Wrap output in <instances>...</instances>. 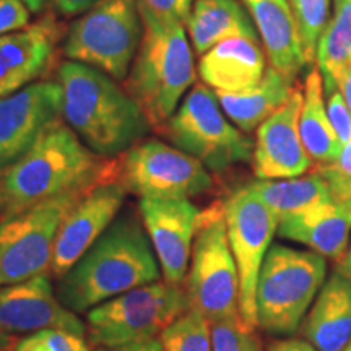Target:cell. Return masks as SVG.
<instances>
[{
	"label": "cell",
	"mask_w": 351,
	"mask_h": 351,
	"mask_svg": "<svg viewBox=\"0 0 351 351\" xmlns=\"http://www.w3.org/2000/svg\"><path fill=\"white\" fill-rule=\"evenodd\" d=\"M160 280L150 238L132 213L121 215L57 282V298L75 314Z\"/></svg>",
	"instance_id": "6da1fadb"
},
{
	"label": "cell",
	"mask_w": 351,
	"mask_h": 351,
	"mask_svg": "<svg viewBox=\"0 0 351 351\" xmlns=\"http://www.w3.org/2000/svg\"><path fill=\"white\" fill-rule=\"evenodd\" d=\"M117 166L119 160L96 155L59 117L15 163L0 171L7 205L3 219L39 202L91 186Z\"/></svg>",
	"instance_id": "7a4b0ae2"
},
{
	"label": "cell",
	"mask_w": 351,
	"mask_h": 351,
	"mask_svg": "<svg viewBox=\"0 0 351 351\" xmlns=\"http://www.w3.org/2000/svg\"><path fill=\"white\" fill-rule=\"evenodd\" d=\"M57 82L62 88L64 121L96 155L125 153L150 130L134 98L101 70L69 60L59 67Z\"/></svg>",
	"instance_id": "3957f363"
},
{
	"label": "cell",
	"mask_w": 351,
	"mask_h": 351,
	"mask_svg": "<svg viewBox=\"0 0 351 351\" xmlns=\"http://www.w3.org/2000/svg\"><path fill=\"white\" fill-rule=\"evenodd\" d=\"M194 82V57L184 25L143 21L142 43L124 86L150 125L163 129Z\"/></svg>",
	"instance_id": "277c9868"
},
{
	"label": "cell",
	"mask_w": 351,
	"mask_h": 351,
	"mask_svg": "<svg viewBox=\"0 0 351 351\" xmlns=\"http://www.w3.org/2000/svg\"><path fill=\"white\" fill-rule=\"evenodd\" d=\"M326 257L275 244L257 280V327L274 335H293L324 287Z\"/></svg>",
	"instance_id": "5b68a950"
},
{
	"label": "cell",
	"mask_w": 351,
	"mask_h": 351,
	"mask_svg": "<svg viewBox=\"0 0 351 351\" xmlns=\"http://www.w3.org/2000/svg\"><path fill=\"white\" fill-rule=\"evenodd\" d=\"M187 311L186 288L158 280L88 311L86 335L95 348L158 339Z\"/></svg>",
	"instance_id": "8992f818"
},
{
	"label": "cell",
	"mask_w": 351,
	"mask_h": 351,
	"mask_svg": "<svg viewBox=\"0 0 351 351\" xmlns=\"http://www.w3.org/2000/svg\"><path fill=\"white\" fill-rule=\"evenodd\" d=\"M143 21L137 0H99L70 26L64 54L124 80L137 56Z\"/></svg>",
	"instance_id": "52a82bcc"
},
{
	"label": "cell",
	"mask_w": 351,
	"mask_h": 351,
	"mask_svg": "<svg viewBox=\"0 0 351 351\" xmlns=\"http://www.w3.org/2000/svg\"><path fill=\"white\" fill-rule=\"evenodd\" d=\"M186 278L189 309L197 311L208 322L239 314V274L228 241L221 202L199 215Z\"/></svg>",
	"instance_id": "ba28073f"
},
{
	"label": "cell",
	"mask_w": 351,
	"mask_h": 351,
	"mask_svg": "<svg viewBox=\"0 0 351 351\" xmlns=\"http://www.w3.org/2000/svg\"><path fill=\"white\" fill-rule=\"evenodd\" d=\"M163 129L173 147L215 173L252 160V142L226 119L215 91L204 83L192 88Z\"/></svg>",
	"instance_id": "9c48e42d"
},
{
	"label": "cell",
	"mask_w": 351,
	"mask_h": 351,
	"mask_svg": "<svg viewBox=\"0 0 351 351\" xmlns=\"http://www.w3.org/2000/svg\"><path fill=\"white\" fill-rule=\"evenodd\" d=\"M95 184L39 202L0 221V288L44 275L51 269L57 232L64 218Z\"/></svg>",
	"instance_id": "30bf717a"
},
{
	"label": "cell",
	"mask_w": 351,
	"mask_h": 351,
	"mask_svg": "<svg viewBox=\"0 0 351 351\" xmlns=\"http://www.w3.org/2000/svg\"><path fill=\"white\" fill-rule=\"evenodd\" d=\"M121 182L140 199L178 200L208 192L213 178L194 156L158 140L137 143L121 158Z\"/></svg>",
	"instance_id": "8fae6325"
},
{
	"label": "cell",
	"mask_w": 351,
	"mask_h": 351,
	"mask_svg": "<svg viewBox=\"0 0 351 351\" xmlns=\"http://www.w3.org/2000/svg\"><path fill=\"white\" fill-rule=\"evenodd\" d=\"M223 210L239 274V314L244 322L257 327V280L280 219L249 186L232 192L223 202Z\"/></svg>",
	"instance_id": "7c38bea8"
},
{
	"label": "cell",
	"mask_w": 351,
	"mask_h": 351,
	"mask_svg": "<svg viewBox=\"0 0 351 351\" xmlns=\"http://www.w3.org/2000/svg\"><path fill=\"white\" fill-rule=\"evenodd\" d=\"M127 189L119 168L95 184L64 218L57 232L51 275L62 278L117 218Z\"/></svg>",
	"instance_id": "4fadbf2b"
},
{
	"label": "cell",
	"mask_w": 351,
	"mask_h": 351,
	"mask_svg": "<svg viewBox=\"0 0 351 351\" xmlns=\"http://www.w3.org/2000/svg\"><path fill=\"white\" fill-rule=\"evenodd\" d=\"M59 116H62L59 82L29 83L0 98V171L15 163Z\"/></svg>",
	"instance_id": "5bb4252c"
},
{
	"label": "cell",
	"mask_w": 351,
	"mask_h": 351,
	"mask_svg": "<svg viewBox=\"0 0 351 351\" xmlns=\"http://www.w3.org/2000/svg\"><path fill=\"white\" fill-rule=\"evenodd\" d=\"M138 210L165 282L182 285L187 276L200 210L189 199H140Z\"/></svg>",
	"instance_id": "9a60e30c"
},
{
	"label": "cell",
	"mask_w": 351,
	"mask_h": 351,
	"mask_svg": "<svg viewBox=\"0 0 351 351\" xmlns=\"http://www.w3.org/2000/svg\"><path fill=\"white\" fill-rule=\"evenodd\" d=\"M301 106L302 91L295 88L287 103L258 125L252 155L258 181L300 178L313 168L300 134Z\"/></svg>",
	"instance_id": "2e32d148"
},
{
	"label": "cell",
	"mask_w": 351,
	"mask_h": 351,
	"mask_svg": "<svg viewBox=\"0 0 351 351\" xmlns=\"http://www.w3.org/2000/svg\"><path fill=\"white\" fill-rule=\"evenodd\" d=\"M44 328L86 335V324L59 301L46 275L0 288V330L15 335Z\"/></svg>",
	"instance_id": "e0dca14e"
},
{
	"label": "cell",
	"mask_w": 351,
	"mask_h": 351,
	"mask_svg": "<svg viewBox=\"0 0 351 351\" xmlns=\"http://www.w3.org/2000/svg\"><path fill=\"white\" fill-rule=\"evenodd\" d=\"M59 36V23L52 15L0 36V98L21 90L46 72Z\"/></svg>",
	"instance_id": "ac0fdd59"
},
{
	"label": "cell",
	"mask_w": 351,
	"mask_h": 351,
	"mask_svg": "<svg viewBox=\"0 0 351 351\" xmlns=\"http://www.w3.org/2000/svg\"><path fill=\"white\" fill-rule=\"evenodd\" d=\"M265 54L258 41L234 38L200 56L199 75L215 91L239 95L256 88L265 75Z\"/></svg>",
	"instance_id": "d6986e66"
},
{
	"label": "cell",
	"mask_w": 351,
	"mask_h": 351,
	"mask_svg": "<svg viewBox=\"0 0 351 351\" xmlns=\"http://www.w3.org/2000/svg\"><path fill=\"white\" fill-rule=\"evenodd\" d=\"M351 199L328 202L304 213L280 219L278 234L313 249L320 256L340 261L348 249Z\"/></svg>",
	"instance_id": "ffe728a7"
},
{
	"label": "cell",
	"mask_w": 351,
	"mask_h": 351,
	"mask_svg": "<svg viewBox=\"0 0 351 351\" xmlns=\"http://www.w3.org/2000/svg\"><path fill=\"white\" fill-rule=\"evenodd\" d=\"M262 39L270 65L295 80L306 60L289 0H243Z\"/></svg>",
	"instance_id": "44dd1931"
},
{
	"label": "cell",
	"mask_w": 351,
	"mask_h": 351,
	"mask_svg": "<svg viewBox=\"0 0 351 351\" xmlns=\"http://www.w3.org/2000/svg\"><path fill=\"white\" fill-rule=\"evenodd\" d=\"M317 351H343L351 339V280L335 270L320 288L302 327Z\"/></svg>",
	"instance_id": "7402d4cb"
},
{
	"label": "cell",
	"mask_w": 351,
	"mask_h": 351,
	"mask_svg": "<svg viewBox=\"0 0 351 351\" xmlns=\"http://www.w3.org/2000/svg\"><path fill=\"white\" fill-rule=\"evenodd\" d=\"M186 26L192 46L200 56L228 39L258 41L257 28L239 0H195Z\"/></svg>",
	"instance_id": "603a6c76"
},
{
	"label": "cell",
	"mask_w": 351,
	"mask_h": 351,
	"mask_svg": "<svg viewBox=\"0 0 351 351\" xmlns=\"http://www.w3.org/2000/svg\"><path fill=\"white\" fill-rule=\"evenodd\" d=\"M291 78L270 65L262 82L245 93L215 91L223 112L243 132H252L289 99L295 85Z\"/></svg>",
	"instance_id": "cb8c5ba5"
},
{
	"label": "cell",
	"mask_w": 351,
	"mask_h": 351,
	"mask_svg": "<svg viewBox=\"0 0 351 351\" xmlns=\"http://www.w3.org/2000/svg\"><path fill=\"white\" fill-rule=\"evenodd\" d=\"M324 95L326 91L320 70L311 69L302 91L300 134L307 155L317 166L333 163L343 150L328 119Z\"/></svg>",
	"instance_id": "d4e9b609"
},
{
	"label": "cell",
	"mask_w": 351,
	"mask_h": 351,
	"mask_svg": "<svg viewBox=\"0 0 351 351\" xmlns=\"http://www.w3.org/2000/svg\"><path fill=\"white\" fill-rule=\"evenodd\" d=\"M256 195L274 212L278 219L304 213L320 205L333 202L330 189L319 173L275 181L249 184Z\"/></svg>",
	"instance_id": "484cf974"
},
{
	"label": "cell",
	"mask_w": 351,
	"mask_h": 351,
	"mask_svg": "<svg viewBox=\"0 0 351 351\" xmlns=\"http://www.w3.org/2000/svg\"><path fill=\"white\" fill-rule=\"evenodd\" d=\"M315 62L324 82V91L337 85V75L351 64V0H335V13L319 39Z\"/></svg>",
	"instance_id": "4316f807"
},
{
	"label": "cell",
	"mask_w": 351,
	"mask_h": 351,
	"mask_svg": "<svg viewBox=\"0 0 351 351\" xmlns=\"http://www.w3.org/2000/svg\"><path fill=\"white\" fill-rule=\"evenodd\" d=\"M160 340L165 351H212L210 322L194 309L176 319Z\"/></svg>",
	"instance_id": "83f0119b"
},
{
	"label": "cell",
	"mask_w": 351,
	"mask_h": 351,
	"mask_svg": "<svg viewBox=\"0 0 351 351\" xmlns=\"http://www.w3.org/2000/svg\"><path fill=\"white\" fill-rule=\"evenodd\" d=\"M306 64L315 59L319 39L327 26L330 0H289Z\"/></svg>",
	"instance_id": "f1b7e54d"
},
{
	"label": "cell",
	"mask_w": 351,
	"mask_h": 351,
	"mask_svg": "<svg viewBox=\"0 0 351 351\" xmlns=\"http://www.w3.org/2000/svg\"><path fill=\"white\" fill-rule=\"evenodd\" d=\"M212 351H262V341L241 314L210 322Z\"/></svg>",
	"instance_id": "f546056e"
},
{
	"label": "cell",
	"mask_w": 351,
	"mask_h": 351,
	"mask_svg": "<svg viewBox=\"0 0 351 351\" xmlns=\"http://www.w3.org/2000/svg\"><path fill=\"white\" fill-rule=\"evenodd\" d=\"M13 351H91L85 337L77 333L59 330V328H44L33 332L28 337L16 341Z\"/></svg>",
	"instance_id": "4dcf8cb0"
},
{
	"label": "cell",
	"mask_w": 351,
	"mask_h": 351,
	"mask_svg": "<svg viewBox=\"0 0 351 351\" xmlns=\"http://www.w3.org/2000/svg\"><path fill=\"white\" fill-rule=\"evenodd\" d=\"M314 171L327 182L333 200L343 202L351 199V140L333 163L317 166Z\"/></svg>",
	"instance_id": "1f68e13d"
},
{
	"label": "cell",
	"mask_w": 351,
	"mask_h": 351,
	"mask_svg": "<svg viewBox=\"0 0 351 351\" xmlns=\"http://www.w3.org/2000/svg\"><path fill=\"white\" fill-rule=\"evenodd\" d=\"M142 21L186 25L194 0H137Z\"/></svg>",
	"instance_id": "d6a6232c"
},
{
	"label": "cell",
	"mask_w": 351,
	"mask_h": 351,
	"mask_svg": "<svg viewBox=\"0 0 351 351\" xmlns=\"http://www.w3.org/2000/svg\"><path fill=\"white\" fill-rule=\"evenodd\" d=\"M326 95L328 96L326 103L328 119H330V124L335 130L340 145L345 147L351 140V111L339 88L326 91Z\"/></svg>",
	"instance_id": "836d02e7"
},
{
	"label": "cell",
	"mask_w": 351,
	"mask_h": 351,
	"mask_svg": "<svg viewBox=\"0 0 351 351\" xmlns=\"http://www.w3.org/2000/svg\"><path fill=\"white\" fill-rule=\"evenodd\" d=\"M29 10L20 0H0V36L28 26Z\"/></svg>",
	"instance_id": "e575fe53"
},
{
	"label": "cell",
	"mask_w": 351,
	"mask_h": 351,
	"mask_svg": "<svg viewBox=\"0 0 351 351\" xmlns=\"http://www.w3.org/2000/svg\"><path fill=\"white\" fill-rule=\"evenodd\" d=\"M51 2L60 15L72 16L78 15L82 12H86L88 8L93 7L99 0H51Z\"/></svg>",
	"instance_id": "d590c367"
},
{
	"label": "cell",
	"mask_w": 351,
	"mask_h": 351,
	"mask_svg": "<svg viewBox=\"0 0 351 351\" xmlns=\"http://www.w3.org/2000/svg\"><path fill=\"white\" fill-rule=\"evenodd\" d=\"M95 351H165V348L160 339H150L121 346H98Z\"/></svg>",
	"instance_id": "8d00e7d4"
},
{
	"label": "cell",
	"mask_w": 351,
	"mask_h": 351,
	"mask_svg": "<svg viewBox=\"0 0 351 351\" xmlns=\"http://www.w3.org/2000/svg\"><path fill=\"white\" fill-rule=\"evenodd\" d=\"M269 351H317V348L307 340L301 339H287L274 341L269 346Z\"/></svg>",
	"instance_id": "74e56055"
},
{
	"label": "cell",
	"mask_w": 351,
	"mask_h": 351,
	"mask_svg": "<svg viewBox=\"0 0 351 351\" xmlns=\"http://www.w3.org/2000/svg\"><path fill=\"white\" fill-rule=\"evenodd\" d=\"M337 85H339L340 93L343 95L346 104H348L351 111V64L345 65V67L340 70L339 75H337Z\"/></svg>",
	"instance_id": "f35d334b"
},
{
	"label": "cell",
	"mask_w": 351,
	"mask_h": 351,
	"mask_svg": "<svg viewBox=\"0 0 351 351\" xmlns=\"http://www.w3.org/2000/svg\"><path fill=\"white\" fill-rule=\"evenodd\" d=\"M16 341L19 340H16L15 335L0 330V351H13Z\"/></svg>",
	"instance_id": "ab89813d"
},
{
	"label": "cell",
	"mask_w": 351,
	"mask_h": 351,
	"mask_svg": "<svg viewBox=\"0 0 351 351\" xmlns=\"http://www.w3.org/2000/svg\"><path fill=\"white\" fill-rule=\"evenodd\" d=\"M337 270H340L341 274L346 275L351 280V244H350V247L346 249L345 256L339 261V269Z\"/></svg>",
	"instance_id": "60d3db41"
},
{
	"label": "cell",
	"mask_w": 351,
	"mask_h": 351,
	"mask_svg": "<svg viewBox=\"0 0 351 351\" xmlns=\"http://www.w3.org/2000/svg\"><path fill=\"white\" fill-rule=\"evenodd\" d=\"M20 2L23 3V5L28 8L29 12L38 13V12H41V8L44 7V2H46V0H20Z\"/></svg>",
	"instance_id": "b9f144b4"
},
{
	"label": "cell",
	"mask_w": 351,
	"mask_h": 351,
	"mask_svg": "<svg viewBox=\"0 0 351 351\" xmlns=\"http://www.w3.org/2000/svg\"><path fill=\"white\" fill-rule=\"evenodd\" d=\"M5 195H3V186H2V174H0V221L3 219L5 215Z\"/></svg>",
	"instance_id": "7bdbcfd3"
},
{
	"label": "cell",
	"mask_w": 351,
	"mask_h": 351,
	"mask_svg": "<svg viewBox=\"0 0 351 351\" xmlns=\"http://www.w3.org/2000/svg\"><path fill=\"white\" fill-rule=\"evenodd\" d=\"M343 351H351V339H350L348 343H346V346L343 348Z\"/></svg>",
	"instance_id": "ee69618b"
}]
</instances>
